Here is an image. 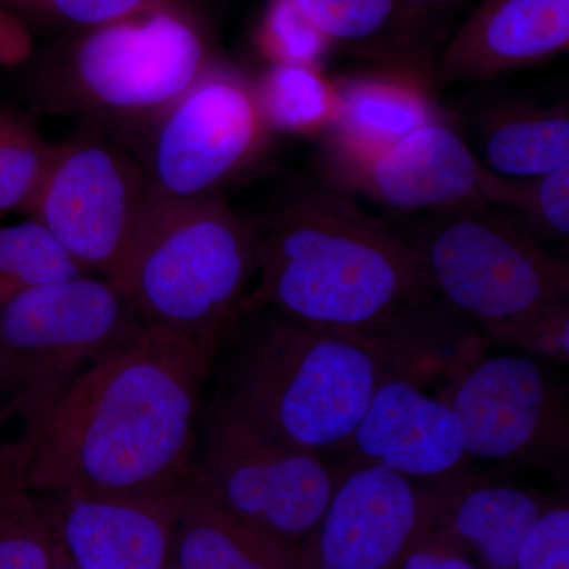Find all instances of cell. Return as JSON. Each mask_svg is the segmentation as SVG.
I'll list each match as a JSON object with an SVG mask.
<instances>
[{"label":"cell","mask_w":569,"mask_h":569,"mask_svg":"<svg viewBox=\"0 0 569 569\" xmlns=\"http://www.w3.org/2000/svg\"><path fill=\"white\" fill-rule=\"evenodd\" d=\"M316 182L396 213H440L496 206L507 179L490 173L458 127L438 119L359 157L318 152Z\"/></svg>","instance_id":"obj_12"},{"label":"cell","mask_w":569,"mask_h":569,"mask_svg":"<svg viewBox=\"0 0 569 569\" xmlns=\"http://www.w3.org/2000/svg\"><path fill=\"white\" fill-rule=\"evenodd\" d=\"M516 569H569L568 497L553 498L519 550Z\"/></svg>","instance_id":"obj_30"},{"label":"cell","mask_w":569,"mask_h":569,"mask_svg":"<svg viewBox=\"0 0 569 569\" xmlns=\"http://www.w3.org/2000/svg\"><path fill=\"white\" fill-rule=\"evenodd\" d=\"M257 269V222L222 197L153 198L121 268L107 279L142 323L219 340Z\"/></svg>","instance_id":"obj_5"},{"label":"cell","mask_w":569,"mask_h":569,"mask_svg":"<svg viewBox=\"0 0 569 569\" xmlns=\"http://www.w3.org/2000/svg\"><path fill=\"white\" fill-rule=\"evenodd\" d=\"M456 478L421 482L377 463L342 460V475L305 552L307 569H388L425 541Z\"/></svg>","instance_id":"obj_13"},{"label":"cell","mask_w":569,"mask_h":569,"mask_svg":"<svg viewBox=\"0 0 569 569\" xmlns=\"http://www.w3.org/2000/svg\"><path fill=\"white\" fill-rule=\"evenodd\" d=\"M216 59L200 18L178 0H160L63 33L28 59L24 89L41 112L122 133L178 99Z\"/></svg>","instance_id":"obj_4"},{"label":"cell","mask_w":569,"mask_h":569,"mask_svg":"<svg viewBox=\"0 0 569 569\" xmlns=\"http://www.w3.org/2000/svg\"><path fill=\"white\" fill-rule=\"evenodd\" d=\"M497 208L515 217L538 241L567 242L569 163L533 178L507 179Z\"/></svg>","instance_id":"obj_26"},{"label":"cell","mask_w":569,"mask_h":569,"mask_svg":"<svg viewBox=\"0 0 569 569\" xmlns=\"http://www.w3.org/2000/svg\"><path fill=\"white\" fill-rule=\"evenodd\" d=\"M160 0H0L13 17L48 31L62 33L99 28L156 6Z\"/></svg>","instance_id":"obj_28"},{"label":"cell","mask_w":569,"mask_h":569,"mask_svg":"<svg viewBox=\"0 0 569 569\" xmlns=\"http://www.w3.org/2000/svg\"><path fill=\"white\" fill-rule=\"evenodd\" d=\"M181 497L41 496L74 569L170 567Z\"/></svg>","instance_id":"obj_15"},{"label":"cell","mask_w":569,"mask_h":569,"mask_svg":"<svg viewBox=\"0 0 569 569\" xmlns=\"http://www.w3.org/2000/svg\"><path fill=\"white\" fill-rule=\"evenodd\" d=\"M258 107L269 132L287 137L321 138L337 114L336 81L321 67L268 66L253 78Z\"/></svg>","instance_id":"obj_23"},{"label":"cell","mask_w":569,"mask_h":569,"mask_svg":"<svg viewBox=\"0 0 569 569\" xmlns=\"http://www.w3.org/2000/svg\"><path fill=\"white\" fill-rule=\"evenodd\" d=\"M212 399L290 447L335 455L392 367L358 337L241 306L219 339Z\"/></svg>","instance_id":"obj_3"},{"label":"cell","mask_w":569,"mask_h":569,"mask_svg":"<svg viewBox=\"0 0 569 569\" xmlns=\"http://www.w3.org/2000/svg\"><path fill=\"white\" fill-rule=\"evenodd\" d=\"M167 569H179L178 567H176L174 563H171L170 567H168Z\"/></svg>","instance_id":"obj_36"},{"label":"cell","mask_w":569,"mask_h":569,"mask_svg":"<svg viewBox=\"0 0 569 569\" xmlns=\"http://www.w3.org/2000/svg\"><path fill=\"white\" fill-rule=\"evenodd\" d=\"M473 112L479 160L498 178H533L569 163L567 103L501 97Z\"/></svg>","instance_id":"obj_19"},{"label":"cell","mask_w":569,"mask_h":569,"mask_svg":"<svg viewBox=\"0 0 569 569\" xmlns=\"http://www.w3.org/2000/svg\"><path fill=\"white\" fill-rule=\"evenodd\" d=\"M217 350L219 340L142 326L24 427L29 488L40 496L181 492L192 473Z\"/></svg>","instance_id":"obj_1"},{"label":"cell","mask_w":569,"mask_h":569,"mask_svg":"<svg viewBox=\"0 0 569 569\" xmlns=\"http://www.w3.org/2000/svg\"><path fill=\"white\" fill-rule=\"evenodd\" d=\"M342 462L266 436L216 399L204 403L189 481L228 515L305 556Z\"/></svg>","instance_id":"obj_9"},{"label":"cell","mask_w":569,"mask_h":569,"mask_svg":"<svg viewBox=\"0 0 569 569\" xmlns=\"http://www.w3.org/2000/svg\"><path fill=\"white\" fill-rule=\"evenodd\" d=\"M28 448L20 437L0 447V569H51L54 529L40 493L28 485Z\"/></svg>","instance_id":"obj_22"},{"label":"cell","mask_w":569,"mask_h":569,"mask_svg":"<svg viewBox=\"0 0 569 569\" xmlns=\"http://www.w3.org/2000/svg\"><path fill=\"white\" fill-rule=\"evenodd\" d=\"M3 417H2V411H0V433H2V426H3ZM2 443H3V438L2 436H0V447H2Z\"/></svg>","instance_id":"obj_35"},{"label":"cell","mask_w":569,"mask_h":569,"mask_svg":"<svg viewBox=\"0 0 569 569\" xmlns=\"http://www.w3.org/2000/svg\"><path fill=\"white\" fill-rule=\"evenodd\" d=\"M179 569H307L299 550L224 512L187 481L176 529Z\"/></svg>","instance_id":"obj_20"},{"label":"cell","mask_w":569,"mask_h":569,"mask_svg":"<svg viewBox=\"0 0 569 569\" xmlns=\"http://www.w3.org/2000/svg\"><path fill=\"white\" fill-rule=\"evenodd\" d=\"M152 200L137 157L99 127L78 123L66 140L52 142L26 216L39 222L82 272L112 277Z\"/></svg>","instance_id":"obj_10"},{"label":"cell","mask_w":569,"mask_h":569,"mask_svg":"<svg viewBox=\"0 0 569 569\" xmlns=\"http://www.w3.org/2000/svg\"><path fill=\"white\" fill-rule=\"evenodd\" d=\"M51 569H74L73 563L67 556L66 550H63L61 542L58 541L54 550V561H52Z\"/></svg>","instance_id":"obj_34"},{"label":"cell","mask_w":569,"mask_h":569,"mask_svg":"<svg viewBox=\"0 0 569 569\" xmlns=\"http://www.w3.org/2000/svg\"><path fill=\"white\" fill-rule=\"evenodd\" d=\"M440 396L471 459L568 477V388L549 365L519 351H482L449 376Z\"/></svg>","instance_id":"obj_11"},{"label":"cell","mask_w":569,"mask_h":569,"mask_svg":"<svg viewBox=\"0 0 569 569\" xmlns=\"http://www.w3.org/2000/svg\"><path fill=\"white\" fill-rule=\"evenodd\" d=\"M553 498L529 488L463 471L425 538L467 557L479 569H516L527 535Z\"/></svg>","instance_id":"obj_18"},{"label":"cell","mask_w":569,"mask_h":569,"mask_svg":"<svg viewBox=\"0 0 569 569\" xmlns=\"http://www.w3.org/2000/svg\"><path fill=\"white\" fill-rule=\"evenodd\" d=\"M411 252L438 298L478 329L569 299V268L496 206L422 217Z\"/></svg>","instance_id":"obj_8"},{"label":"cell","mask_w":569,"mask_h":569,"mask_svg":"<svg viewBox=\"0 0 569 569\" xmlns=\"http://www.w3.org/2000/svg\"><path fill=\"white\" fill-rule=\"evenodd\" d=\"M257 222L258 287L241 306L380 348L437 298L407 234L316 181L288 187Z\"/></svg>","instance_id":"obj_2"},{"label":"cell","mask_w":569,"mask_h":569,"mask_svg":"<svg viewBox=\"0 0 569 569\" xmlns=\"http://www.w3.org/2000/svg\"><path fill=\"white\" fill-rule=\"evenodd\" d=\"M253 78L216 59L178 99L116 140L140 162L152 197H220L253 170L271 144Z\"/></svg>","instance_id":"obj_7"},{"label":"cell","mask_w":569,"mask_h":569,"mask_svg":"<svg viewBox=\"0 0 569 569\" xmlns=\"http://www.w3.org/2000/svg\"><path fill=\"white\" fill-rule=\"evenodd\" d=\"M51 151L31 118L0 108V217L28 213Z\"/></svg>","instance_id":"obj_25"},{"label":"cell","mask_w":569,"mask_h":569,"mask_svg":"<svg viewBox=\"0 0 569 569\" xmlns=\"http://www.w3.org/2000/svg\"><path fill=\"white\" fill-rule=\"evenodd\" d=\"M318 31L348 52L380 62L427 70L403 29L397 0H290Z\"/></svg>","instance_id":"obj_21"},{"label":"cell","mask_w":569,"mask_h":569,"mask_svg":"<svg viewBox=\"0 0 569 569\" xmlns=\"http://www.w3.org/2000/svg\"><path fill=\"white\" fill-rule=\"evenodd\" d=\"M80 274L86 272L36 220L0 227V309L28 291Z\"/></svg>","instance_id":"obj_24"},{"label":"cell","mask_w":569,"mask_h":569,"mask_svg":"<svg viewBox=\"0 0 569 569\" xmlns=\"http://www.w3.org/2000/svg\"><path fill=\"white\" fill-rule=\"evenodd\" d=\"M467 3L468 0H397L411 48L432 69L438 50L448 39V22Z\"/></svg>","instance_id":"obj_31"},{"label":"cell","mask_w":569,"mask_h":569,"mask_svg":"<svg viewBox=\"0 0 569 569\" xmlns=\"http://www.w3.org/2000/svg\"><path fill=\"white\" fill-rule=\"evenodd\" d=\"M388 569H479L473 561L460 556L455 550L419 542L410 550H407L399 560L395 561Z\"/></svg>","instance_id":"obj_33"},{"label":"cell","mask_w":569,"mask_h":569,"mask_svg":"<svg viewBox=\"0 0 569 569\" xmlns=\"http://www.w3.org/2000/svg\"><path fill=\"white\" fill-rule=\"evenodd\" d=\"M144 326L107 277L80 274L36 288L0 309L3 421H39L71 381Z\"/></svg>","instance_id":"obj_6"},{"label":"cell","mask_w":569,"mask_h":569,"mask_svg":"<svg viewBox=\"0 0 569 569\" xmlns=\"http://www.w3.org/2000/svg\"><path fill=\"white\" fill-rule=\"evenodd\" d=\"M343 460L377 463L415 481H447L470 470L458 418L445 397L389 372L340 449Z\"/></svg>","instance_id":"obj_14"},{"label":"cell","mask_w":569,"mask_h":569,"mask_svg":"<svg viewBox=\"0 0 569 569\" xmlns=\"http://www.w3.org/2000/svg\"><path fill=\"white\" fill-rule=\"evenodd\" d=\"M337 114L318 152L359 157L381 151L427 123L448 118L430 71L407 66L348 74L336 81Z\"/></svg>","instance_id":"obj_17"},{"label":"cell","mask_w":569,"mask_h":569,"mask_svg":"<svg viewBox=\"0 0 569 569\" xmlns=\"http://www.w3.org/2000/svg\"><path fill=\"white\" fill-rule=\"evenodd\" d=\"M258 48L269 66L320 67L331 41L290 0H268L258 29Z\"/></svg>","instance_id":"obj_29"},{"label":"cell","mask_w":569,"mask_h":569,"mask_svg":"<svg viewBox=\"0 0 569 569\" xmlns=\"http://www.w3.org/2000/svg\"><path fill=\"white\" fill-rule=\"evenodd\" d=\"M569 47V0H479L433 61L438 86L482 84Z\"/></svg>","instance_id":"obj_16"},{"label":"cell","mask_w":569,"mask_h":569,"mask_svg":"<svg viewBox=\"0 0 569 569\" xmlns=\"http://www.w3.org/2000/svg\"><path fill=\"white\" fill-rule=\"evenodd\" d=\"M32 52L31 29L0 6V67L26 63Z\"/></svg>","instance_id":"obj_32"},{"label":"cell","mask_w":569,"mask_h":569,"mask_svg":"<svg viewBox=\"0 0 569 569\" xmlns=\"http://www.w3.org/2000/svg\"><path fill=\"white\" fill-rule=\"evenodd\" d=\"M479 331L488 342L512 348L545 365H569V299L549 302Z\"/></svg>","instance_id":"obj_27"}]
</instances>
